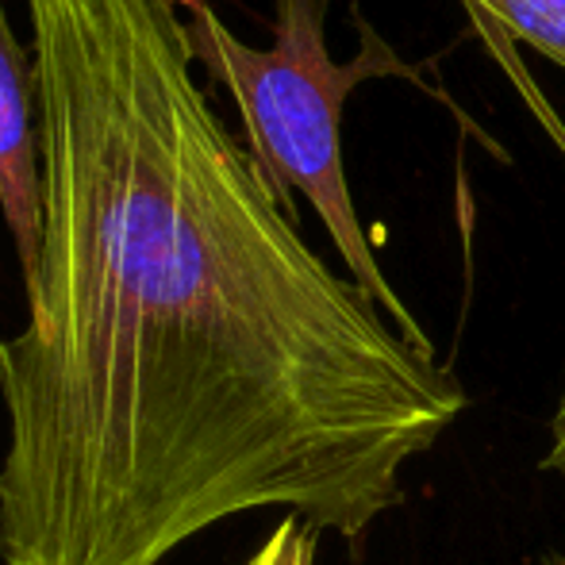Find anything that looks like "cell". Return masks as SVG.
Here are the masks:
<instances>
[{"instance_id":"cell-6","label":"cell","mask_w":565,"mask_h":565,"mask_svg":"<svg viewBox=\"0 0 565 565\" xmlns=\"http://www.w3.org/2000/svg\"><path fill=\"white\" fill-rule=\"evenodd\" d=\"M543 466L565 477V388H562L558 412H554V419H551V450H546Z\"/></svg>"},{"instance_id":"cell-1","label":"cell","mask_w":565,"mask_h":565,"mask_svg":"<svg viewBox=\"0 0 565 565\" xmlns=\"http://www.w3.org/2000/svg\"><path fill=\"white\" fill-rule=\"evenodd\" d=\"M43 258L0 339L4 565H162L285 508L358 539L466 408L323 266L193 77L178 0H28Z\"/></svg>"},{"instance_id":"cell-3","label":"cell","mask_w":565,"mask_h":565,"mask_svg":"<svg viewBox=\"0 0 565 565\" xmlns=\"http://www.w3.org/2000/svg\"><path fill=\"white\" fill-rule=\"evenodd\" d=\"M0 209L12 231L23 289L43 258V150H39L35 54L15 43L0 0Z\"/></svg>"},{"instance_id":"cell-4","label":"cell","mask_w":565,"mask_h":565,"mask_svg":"<svg viewBox=\"0 0 565 565\" xmlns=\"http://www.w3.org/2000/svg\"><path fill=\"white\" fill-rule=\"evenodd\" d=\"M477 31L500 35L504 51L527 43L565 70V0H461Z\"/></svg>"},{"instance_id":"cell-7","label":"cell","mask_w":565,"mask_h":565,"mask_svg":"<svg viewBox=\"0 0 565 565\" xmlns=\"http://www.w3.org/2000/svg\"><path fill=\"white\" fill-rule=\"evenodd\" d=\"M546 565H565V554H562V558H551V562H546Z\"/></svg>"},{"instance_id":"cell-5","label":"cell","mask_w":565,"mask_h":565,"mask_svg":"<svg viewBox=\"0 0 565 565\" xmlns=\"http://www.w3.org/2000/svg\"><path fill=\"white\" fill-rule=\"evenodd\" d=\"M316 543H320V535H316L308 523L285 515V520L269 531L266 543H262L243 565H316Z\"/></svg>"},{"instance_id":"cell-2","label":"cell","mask_w":565,"mask_h":565,"mask_svg":"<svg viewBox=\"0 0 565 565\" xmlns=\"http://www.w3.org/2000/svg\"><path fill=\"white\" fill-rule=\"evenodd\" d=\"M328 4L331 0H277L274 4V46L243 43L220 20L209 0H178L185 15L189 46L196 66L209 70L235 100L246 131V154L281 209L297 220V193L323 220L331 243L350 269V281L393 320L412 347L435 354V342L419 328L396 289L388 285L365 227L354 212V196L342 170V105L370 77H412L393 54V46L358 15L354 62L339 66L328 51Z\"/></svg>"}]
</instances>
